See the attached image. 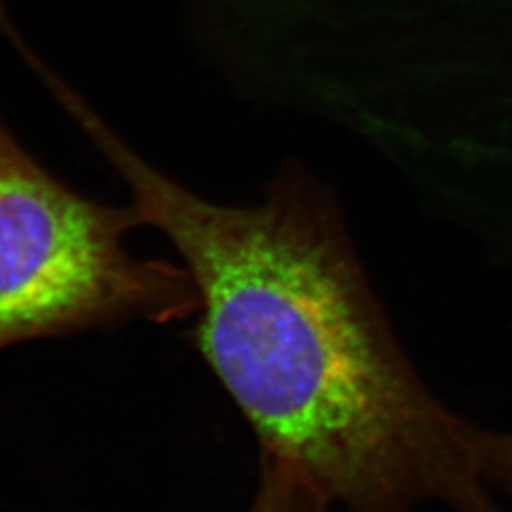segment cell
<instances>
[{
  "instance_id": "obj_3",
  "label": "cell",
  "mask_w": 512,
  "mask_h": 512,
  "mask_svg": "<svg viewBox=\"0 0 512 512\" xmlns=\"http://www.w3.org/2000/svg\"><path fill=\"white\" fill-rule=\"evenodd\" d=\"M471 446L476 471L486 486L512 495V433H494L475 425Z\"/></svg>"
},
{
  "instance_id": "obj_1",
  "label": "cell",
  "mask_w": 512,
  "mask_h": 512,
  "mask_svg": "<svg viewBox=\"0 0 512 512\" xmlns=\"http://www.w3.org/2000/svg\"><path fill=\"white\" fill-rule=\"evenodd\" d=\"M61 107L190 275L192 344L260 456L291 465L342 512H503L476 471L475 425L410 361L327 184L287 160L258 202H213L131 147L80 93Z\"/></svg>"
},
{
  "instance_id": "obj_2",
  "label": "cell",
  "mask_w": 512,
  "mask_h": 512,
  "mask_svg": "<svg viewBox=\"0 0 512 512\" xmlns=\"http://www.w3.org/2000/svg\"><path fill=\"white\" fill-rule=\"evenodd\" d=\"M139 226L133 205L97 202L61 181L0 116V349L196 317L200 300L181 264L129 253Z\"/></svg>"
}]
</instances>
